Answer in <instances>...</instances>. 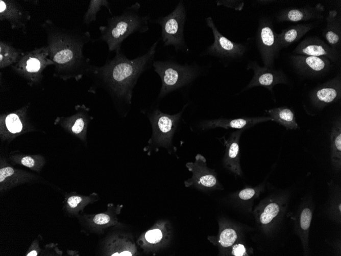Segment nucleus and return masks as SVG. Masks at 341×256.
<instances>
[{
	"mask_svg": "<svg viewBox=\"0 0 341 256\" xmlns=\"http://www.w3.org/2000/svg\"><path fill=\"white\" fill-rule=\"evenodd\" d=\"M158 41L143 55L130 59L121 51L100 67L92 66L90 72L99 76L116 102L127 112L133 88L140 75L153 66Z\"/></svg>",
	"mask_w": 341,
	"mask_h": 256,
	"instance_id": "nucleus-1",
	"label": "nucleus"
},
{
	"mask_svg": "<svg viewBox=\"0 0 341 256\" xmlns=\"http://www.w3.org/2000/svg\"><path fill=\"white\" fill-rule=\"evenodd\" d=\"M41 27L46 32V46L57 72L77 78L90 72V60L83 53L85 45L91 40L89 32L62 28L48 19Z\"/></svg>",
	"mask_w": 341,
	"mask_h": 256,
	"instance_id": "nucleus-2",
	"label": "nucleus"
},
{
	"mask_svg": "<svg viewBox=\"0 0 341 256\" xmlns=\"http://www.w3.org/2000/svg\"><path fill=\"white\" fill-rule=\"evenodd\" d=\"M140 8V4L136 2L127 7L121 14L109 18L107 25L99 28V40L107 43L109 52L121 51L124 40L131 34L148 31L151 16L142 15Z\"/></svg>",
	"mask_w": 341,
	"mask_h": 256,
	"instance_id": "nucleus-3",
	"label": "nucleus"
},
{
	"mask_svg": "<svg viewBox=\"0 0 341 256\" xmlns=\"http://www.w3.org/2000/svg\"><path fill=\"white\" fill-rule=\"evenodd\" d=\"M153 66L161 80L159 98L190 83L200 73L199 67L196 64L182 65L171 60L154 61Z\"/></svg>",
	"mask_w": 341,
	"mask_h": 256,
	"instance_id": "nucleus-4",
	"label": "nucleus"
},
{
	"mask_svg": "<svg viewBox=\"0 0 341 256\" xmlns=\"http://www.w3.org/2000/svg\"><path fill=\"white\" fill-rule=\"evenodd\" d=\"M186 15L184 3L180 1L169 14L152 20L161 28V38L164 46L172 45L176 52L188 51L184 35Z\"/></svg>",
	"mask_w": 341,
	"mask_h": 256,
	"instance_id": "nucleus-5",
	"label": "nucleus"
},
{
	"mask_svg": "<svg viewBox=\"0 0 341 256\" xmlns=\"http://www.w3.org/2000/svg\"><path fill=\"white\" fill-rule=\"evenodd\" d=\"M205 22L212 32L214 41L204 54L214 57L223 63L239 60L245 55L248 50L247 44L232 41L224 36L218 30L211 17H206Z\"/></svg>",
	"mask_w": 341,
	"mask_h": 256,
	"instance_id": "nucleus-6",
	"label": "nucleus"
},
{
	"mask_svg": "<svg viewBox=\"0 0 341 256\" xmlns=\"http://www.w3.org/2000/svg\"><path fill=\"white\" fill-rule=\"evenodd\" d=\"M186 106L175 114L163 113L157 108L149 113L153 130L152 136L149 141V146L154 148L170 147L178 123Z\"/></svg>",
	"mask_w": 341,
	"mask_h": 256,
	"instance_id": "nucleus-7",
	"label": "nucleus"
},
{
	"mask_svg": "<svg viewBox=\"0 0 341 256\" xmlns=\"http://www.w3.org/2000/svg\"><path fill=\"white\" fill-rule=\"evenodd\" d=\"M272 19L267 16L259 18L256 34V43L264 66L273 68L280 49Z\"/></svg>",
	"mask_w": 341,
	"mask_h": 256,
	"instance_id": "nucleus-8",
	"label": "nucleus"
},
{
	"mask_svg": "<svg viewBox=\"0 0 341 256\" xmlns=\"http://www.w3.org/2000/svg\"><path fill=\"white\" fill-rule=\"evenodd\" d=\"M50 65L54 63L45 46L23 53L18 62L12 67L17 73L32 81H36L40 79L42 71Z\"/></svg>",
	"mask_w": 341,
	"mask_h": 256,
	"instance_id": "nucleus-9",
	"label": "nucleus"
},
{
	"mask_svg": "<svg viewBox=\"0 0 341 256\" xmlns=\"http://www.w3.org/2000/svg\"><path fill=\"white\" fill-rule=\"evenodd\" d=\"M188 170L192 173L191 178L185 180L186 187H193L203 191L220 189V184L214 170L208 167L205 158L198 154L194 162L186 164Z\"/></svg>",
	"mask_w": 341,
	"mask_h": 256,
	"instance_id": "nucleus-10",
	"label": "nucleus"
},
{
	"mask_svg": "<svg viewBox=\"0 0 341 256\" xmlns=\"http://www.w3.org/2000/svg\"><path fill=\"white\" fill-rule=\"evenodd\" d=\"M247 69L253 71L254 75L244 90L256 86H262L273 92L275 85L288 83V78L282 70L260 66L255 61L249 62Z\"/></svg>",
	"mask_w": 341,
	"mask_h": 256,
	"instance_id": "nucleus-11",
	"label": "nucleus"
},
{
	"mask_svg": "<svg viewBox=\"0 0 341 256\" xmlns=\"http://www.w3.org/2000/svg\"><path fill=\"white\" fill-rule=\"evenodd\" d=\"M171 235L169 223L161 220L143 232L138 239L137 244L145 252H154L166 246Z\"/></svg>",
	"mask_w": 341,
	"mask_h": 256,
	"instance_id": "nucleus-12",
	"label": "nucleus"
},
{
	"mask_svg": "<svg viewBox=\"0 0 341 256\" xmlns=\"http://www.w3.org/2000/svg\"><path fill=\"white\" fill-rule=\"evenodd\" d=\"M293 54L324 57L332 63H339V51L332 48L316 36L308 37L300 42L293 51Z\"/></svg>",
	"mask_w": 341,
	"mask_h": 256,
	"instance_id": "nucleus-13",
	"label": "nucleus"
},
{
	"mask_svg": "<svg viewBox=\"0 0 341 256\" xmlns=\"http://www.w3.org/2000/svg\"><path fill=\"white\" fill-rule=\"evenodd\" d=\"M294 68L300 74L307 76H318L329 72L332 62L324 57L295 55L290 57Z\"/></svg>",
	"mask_w": 341,
	"mask_h": 256,
	"instance_id": "nucleus-14",
	"label": "nucleus"
},
{
	"mask_svg": "<svg viewBox=\"0 0 341 256\" xmlns=\"http://www.w3.org/2000/svg\"><path fill=\"white\" fill-rule=\"evenodd\" d=\"M340 97V74L315 87L309 94L310 100L312 105L318 109H323L328 105L337 102Z\"/></svg>",
	"mask_w": 341,
	"mask_h": 256,
	"instance_id": "nucleus-15",
	"label": "nucleus"
},
{
	"mask_svg": "<svg viewBox=\"0 0 341 256\" xmlns=\"http://www.w3.org/2000/svg\"><path fill=\"white\" fill-rule=\"evenodd\" d=\"M324 7L321 4L315 6H305L302 7H290L280 11L276 16L279 22H300L311 19H323Z\"/></svg>",
	"mask_w": 341,
	"mask_h": 256,
	"instance_id": "nucleus-16",
	"label": "nucleus"
},
{
	"mask_svg": "<svg viewBox=\"0 0 341 256\" xmlns=\"http://www.w3.org/2000/svg\"><path fill=\"white\" fill-rule=\"evenodd\" d=\"M31 16L28 11L14 1H0V19L7 20L13 29L25 30Z\"/></svg>",
	"mask_w": 341,
	"mask_h": 256,
	"instance_id": "nucleus-17",
	"label": "nucleus"
},
{
	"mask_svg": "<svg viewBox=\"0 0 341 256\" xmlns=\"http://www.w3.org/2000/svg\"><path fill=\"white\" fill-rule=\"evenodd\" d=\"M0 167V191L5 192L35 179V176L29 172L15 169L1 158Z\"/></svg>",
	"mask_w": 341,
	"mask_h": 256,
	"instance_id": "nucleus-18",
	"label": "nucleus"
},
{
	"mask_svg": "<svg viewBox=\"0 0 341 256\" xmlns=\"http://www.w3.org/2000/svg\"><path fill=\"white\" fill-rule=\"evenodd\" d=\"M271 120V119L269 117H246L234 119L220 118L203 121L200 124V127L203 130L213 129L217 127H221L225 129L235 128L245 129L250 128L259 123Z\"/></svg>",
	"mask_w": 341,
	"mask_h": 256,
	"instance_id": "nucleus-19",
	"label": "nucleus"
},
{
	"mask_svg": "<svg viewBox=\"0 0 341 256\" xmlns=\"http://www.w3.org/2000/svg\"><path fill=\"white\" fill-rule=\"evenodd\" d=\"M245 129H238L232 133L226 143V152L224 165L228 170L237 175H241L240 165L239 138Z\"/></svg>",
	"mask_w": 341,
	"mask_h": 256,
	"instance_id": "nucleus-20",
	"label": "nucleus"
},
{
	"mask_svg": "<svg viewBox=\"0 0 341 256\" xmlns=\"http://www.w3.org/2000/svg\"><path fill=\"white\" fill-rule=\"evenodd\" d=\"M122 205L115 207L108 205L107 211L93 215L84 216V219L87 226L96 231H102L106 228L117 225L118 223L117 216L120 212Z\"/></svg>",
	"mask_w": 341,
	"mask_h": 256,
	"instance_id": "nucleus-21",
	"label": "nucleus"
},
{
	"mask_svg": "<svg viewBox=\"0 0 341 256\" xmlns=\"http://www.w3.org/2000/svg\"><path fill=\"white\" fill-rule=\"evenodd\" d=\"M106 254L111 256H132L137 254V248L129 235H117L107 240Z\"/></svg>",
	"mask_w": 341,
	"mask_h": 256,
	"instance_id": "nucleus-22",
	"label": "nucleus"
},
{
	"mask_svg": "<svg viewBox=\"0 0 341 256\" xmlns=\"http://www.w3.org/2000/svg\"><path fill=\"white\" fill-rule=\"evenodd\" d=\"M326 21L322 35L332 48L339 51L341 45L340 15L335 9L329 10Z\"/></svg>",
	"mask_w": 341,
	"mask_h": 256,
	"instance_id": "nucleus-23",
	"label": "nucleus"
},
{
	"mask_svg": "<svg viewBox=\"0 0 341 256\" xmlns=\"http://www.w3.org/2000/svg\"><path fill=\"white\" fill-rule=\"evenodd\" d=\"M314 27L313 24H300L282 30L280 33L277 34L279 49L287 48L298 41Z\"/></svg>",
	"mask_w": 341,
	"mask_h": 256,
	"instance_id": "nucleus-24",
	"label": "nucleus"
},
{
	"mask_svg": "<svg viewBox=\"0 0 341 256\" xmlns=\"http://www.w3.org/2000/svg\"><path fill=\"white\" fill-rule=\"evenodd\" d=\"M98 194L92 193L89 196H84L78 194H69L65 196L64 209L69 214L77 215L88 204L98 200Z\"/></svg>",
	"mask_w": 341,
	"mask_h": 256,
	"instance_id": "nucleus-25",
	"label": "nucleus"
},
{
	"mask_svg": "<svg viewBox=\"0 0 341 256\" xmlns=\"http://www.w3.org/2000/svg\"><path fill=\"white\" fill-rule=\"evenodd\" d=\"M272 121L283 126L287 130L296 129L298 125L295 119L294 112L287 107H276L266 110Z\"/></svg>",
	"mask_w": 341,
	"mask_h": 256,
	"instance_id": "nucleus-26",
	"label": "nucleus"
},
{
	"mask_svg": "<svg viewBox=\"0 0 341 256\" xmlns=\"http://www.w3.org/2000/svg\"><path fill=\"white\" fill-rule=\"evenodd\" d=\"M330 139L331 142V160L334 166L340 169L341 160V121L337 118L333 123Z\"/></svg>",
	"mask_w": 341,
	"mask_h": 256,
	"instance_id": "nucleus-27",
	"label": "nucleus"
},
{
	"mask_svg": "<svg viewBox=\"0 0 341 256\" xmlns=\"http://www.w3.org/2000/svg\"><path fill=\"white\" fill-rule=\"evenodd\" d=\"M23 52L14 48L11 43L0 42V67L5 68L16 63Z\"/></svg>",
	"mask_w": 341,
	"mask_h": 256,
	"instance_id": "nucleus-28",
	"label": "nucleus"
},
{
	"mask_svg": "<svg viewBox=\"0 0 341 256\" xmlns=\"http://www.w3.org/2000/svg\"><path fill=\"white\" fill-rule=\"evenodd\" d=\"M12 162L39 172L45 164L44 158L40 155L15 154L10 157Z\"/></svg>",
	"mask_w": 341,
	"mask_h": 256,
	"instance_id": "nucleus-29",
	"label": "nucleus"
},
{
	"mask_svg": "<svg viewBox=\"0 0 341 256\" xmlns=\"http://www.w3.org/2000/svg\"><path fill=\"white\" fill-rule=\"evenodd\" d=\"M235 230L231 227H225L221 229L217 236H210L208 239L214 245L223 248L232 246L237 239Z\"/></svg>",
	"mask_w": 341,
	"mask_h": 256,
	"instance_id": "nucleus-30",
	"label": "nucleus"
},
{
	"mask_svg": "<svg viewBox=\"0 0 341 256\" xmlns=\"http://www.w3.org/2000/svg\"><path fill=\"white\" fill-rule=\"evenodd\" d=\"M84 108L76 113L72 119L73 125L71 127V131L80 136L82 139H85L86 126L88 121V116Z\"/></svg>",
	"mask_w": 341,
	"mask_h": 256,
	"instance_id": "nucleus-31",
	"label": "nucleus"
},
{
	"mask_svg": "<svg viewBox=\"0 0 341 256\" xmlns=\"http://www.w3.org/2000/svg\"><path fill=\"white\" fill-rule=\"evenodd\" d=\"M109 3L107 0H91L90 1L87 10L85 13L83 17V22L89 25L94 21L96 18V15L102 7H106L110 12Z\"/></svg>",
	"mask_w": 341,
	"mask_h": 256,
	"instance_id": "nucleus-32",
	"label": "nucleus"
},
{
	"mask_svg": "<svg viewBox=\"0 0 341 256\" xmlns=\"http://www.w3.org/2000/svg\"><path fill=\"white\" fill-rule=\"evenodd\" d=\"M5 123L7 129L11 133H19L22 129V123L16 113H11L6 115Z\"/></svg>",
	"mask_w": 341,
	"mask_h": 256,
	"instance_id": "nucleus-33",
	"label": "nucleus"
},
{
	"mask_svg": "<svg viewBox=\"0 0 341 256\" xmlns=\"http://www.w3.org/2000/svg\"><path fill=\"white\" fill-rule=\"evenodd\" d=\"M280 211L279 206L276 203H269L260 214L259 220L261 224L266 225L270 223L277 216Z\"/></svg>",
	"mask_w": 341,
	"mask_h": 256,
	"instance_id": "nucleus-34",
	"label": "nucleus"
},
{
	"mask_svg": "<svg viewBox=\"0 0 341 256\" xmlns=\"http://www.w3.org/2000/svg\"><path fill=\"white\" fill-rule=\"evenodd\" d=\"M312 219V212L309 208H306L303 210L300 217L301 227L303 230L309 228Z\"/></svg>",
	"mask_w": 341,
	"mask_h": 256,
	"instance_id": "nucleus-35",
	"label": "nucleus"
},
{
	"mask_svg": "<svg viewBox=\"0 0 341 256\" xmlns=\"http://www.w3.org/2000/svg\"><path fill=\"white\" fill-rule=\"evenodd\" d=\"M216 3L217 6H223L236 11H241L245 4L242 1H216Z\"/></svg>",
	"mask_w": 341,
	"mask_h": 256,
	"instance_id": "nucleus-36",
	"label": "nucleus"
},
{
	"mask_svg": "<svg viewBox=\"0 0 341 256\" xmlns=\"http://www.w3.org/2000/svg\"><path fill=\"white\" fill-rule=\"evenodd\" d=\"M256 194V190L253 188H248L240 191L238 196L240 199L247 200L252 198Z\"/></svg>",
	"mask_w": 341,
	"mask_h": 256,
	"instance_id": "nucleus-37",
	"label": "nucleus"
},
{
	"mask_svg": "<svg viewBox=\"0 0 341 256\" xmlns=\"http://www.w3.org/2000/svg\"><path fill=\"white\" fill-rule=\"evenodd\" d=\"M245 246L242 244L234 245L232 249V254L235 256H243L247 254Z\"/></svg>",
	"mask_w": 341,
	"mask_h": 256,
	"instance_id": "nucleus-38",
	"label": "nucleus"
},
{
	"mask_svg": "<svg viewBox=\"0 0 341 256\" xmlns=\"http://www.w3.org/2000/svg\"><path fill=\"white\" fill-rule=\"evenodd\" d=\"M40 247L38 241L35 240L31 244V247L26 254L27 256H37L40 252Z\"/></svg>",
	"mask_w": 341,
	"mask_h": 256,
	"instance_id": "nucleus-39",
	"label": "nucleus"
},
{
	"mask_svg": "<svg viewBox=\"0 0 341 256\" xmlns=\"http://www.w3.org/2000/svg\"><path fill=\"white\" fill-rule=\"evenodd\" d=\"M259 4H262V5H267L269 4L273 3L276 1H256Z\"/></svg>",
	"mask_w": 341,
	"mask_h": 256,
	"instance_id": "nucleus-40",
	"label": "nucleus"
}]
</instances>
